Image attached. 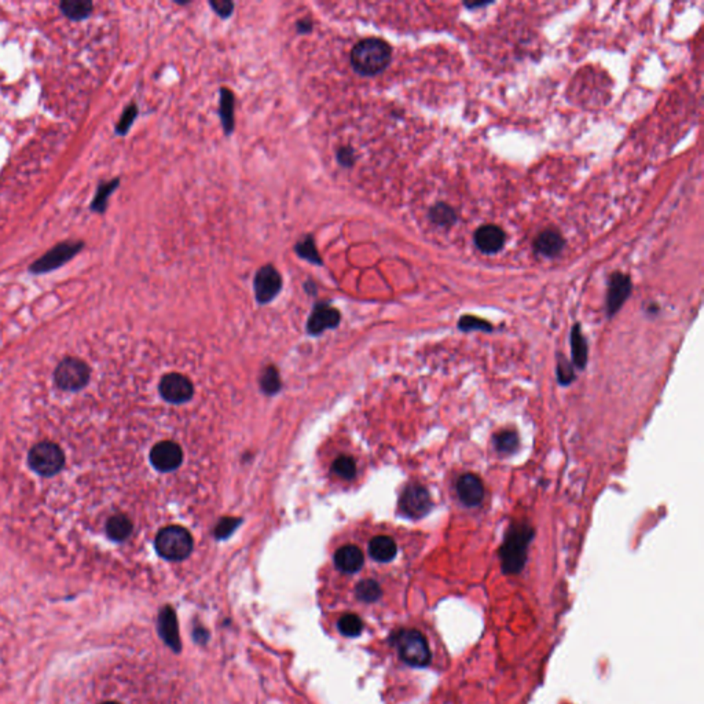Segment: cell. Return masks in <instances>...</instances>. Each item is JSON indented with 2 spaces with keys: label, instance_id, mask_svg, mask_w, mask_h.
<instances>
[{
  "label": "cell",
  "instance_id": "6da1fadb",
  "mask_svg": "<svg viewBox=\"0 0 704 704\" xmlns=\"http://www.w3.org/2000/svg\"><path fill=\"white\" fill-rule=\"evenodd\" d=\"M534 537L535 530L527 522H515L508 527L500 548L501 568L505 575H517L523 571Z\"/></svg>",
  "mask_w": 704,
  "mask_h": 704
},
{
  "label": "cell",
  "instance_id": "7a4b0ae2",
  "mask_svg": "<svg viewBox=\"0 0 704 704\" xmlns=\"http://www.w3.org/2000/svg\"><path fill=\"white\" fill-rule=\"evenodd\" d=\"M391 59V46L379 37H368L358 41L350 54V62L361 76L380 75L388 68Z\"/></svg>",
  "mask_w": 704,
  "mask_h": 704
},
{
  "label": "cell",
  "instance_id": "3957f363",
  "mask_svg": "<svg viewBox=\"0 0 704 704\" xmlns=\"http://www.w3.org/2000/svg\"><path fill=\"white\" fill-rule=\"evenodd\" d=\"M154 545L161 558L171 562H180L190 556L193 551V538L186 529L169 526L157 534Z\"/></svg>",
  "mask_w": 704,
  "mask_h": 704
},
{
  "label": "cell",
  "instance_id": "277c9868",
  "mask_svg": "<svg viewBox=\"0 0 704 704\" xmlns=\"http://www.w3.org/2000/svg\"><path fill=\"white\" fill-rule=\"evenodd\" d=\"M395 647L401 659L412 667H426L430 663L432 654L423 633L413 629H405L395 634Z\"/></svg>",
  "mask_w": 704,
  "mask_h": 704
},
{
  "label": "cell",
  "instance_id": "5b68a950",
  "mask_svg": "<svg viewBox=\"0 0 704 704\" xmlns=\"http://www.w3.org/2000/svg\"><path fill=\"white\" fill-rule=\"evenodd\" d=\"M28 464L37 475L50 477L62 470L65 454L58 444L53 441H40L30 448Z\"/></svg>",
  "mask_w": 704,
  "mask_h": 704
},
{
  "label": "cell",
  "instance_id": "8992f818",
  "mask_svg": "<svg viewBox=\"0 0 704 704\" xmlns=\"http://www.w3.org/2000/svg\"><path fill=\"white\" fill-rule=\"evenodd\" d=\"M90 368L77 358H65L55 369L54 381L64 391H79L88 384Z\"/></svg>",
  "mask_w": 704,
  "mask_h": 704
},
{
  "label": "cell",
  "instance_id": "52a82bcc",
  "mask_svg": "<svg viewBox=\"0 0 704 704\" xmlns=\"http://www.w3.org/2000/svg\"><path fill=\"white\" fill-rule=\"evenodd\" d=\"M84 244L82 241L77 242H61L53 249H50L46 255L37 259L30 267L29 272L33 274H44L53 270L62 267L65 263L72 260L82 249Z\"/></svg>",
  "mask_w": 704,
  "mask_h": 704
},
{
  "label": "cell",
  "instance_id": "ba28073f",
  "mask_svg": "<svg viewBox=\"0 0 704 704\" xmlns=\"http://www.w3.org/2000/svg\"><path fill=\"white\" fill-rule=\"evenodd\" d=\"M399 508L406 517L419 520L432 511L433 504L428 490L419 483H413L403 490L399 501Z\"/></svg>",
  "mask_w": 704,
  "mask_h": 704
},
{
  "label": "cell",
  "instance_id": "9c48e42d",
  "mask_svg": "<svg viewBox=\"0 0 704 704\" xmlns=\"http://www.w3.org/2000/svg\"><path fill=\"white\" fill-rule=\"evenodd\" d=\"M254 289L256 300L260 304L270 303L281 292L282 277L280 272L273 265H265L256 272Z\"/></svg>",
  "mask_w": 704,
  "mask_h": 704
},
{
  "label": "cell",
  "instance_id": "30bf717a",
  "mask_svg": "<svg viewBox=\"0 0 704 704\" xmlns=\"http://www.w3.org/2000/svg\"><path fill=\"white\" fill-rule=\"evenodd\" d=\"M158 390L162 399L175 405L190 401L194 392L191 381L179 373H169L164 376L160 381Z\"/></svg>",
  "mask_w": 704,
  "mask_h": 704
},
{
  "label": "cell",
  "instance_id": "8fae6325",
  "mask_svg": "<svg viewBox=\"0 0 704 704\" xmlns=\"http://www.w3.org/2000/svg\"><path fill=\"white\" fill-rule=\"evenodd\" d=\"M633 283L631 278L627 274H623L620 272H616L611 274L608 280V292H607V315L608 318H612L619 312V310L623 307L629 296L631 294Z\"/></svg>",
  "mask_w": 704,
  "mask_h": 704
},
{
  "label": "cell",
  "instance_id": "7c38bea8",
  "mask_svg": "<svg viewBox=\"0 0 704 704\" xmlns=\"http://www.w3.org/2000/svg\"><path fill=\"white\" fill-rule=\"evenodd\" d=\"M183 451L173 441H160L150 450V462L160 472H171L180 466Z\"/></svg>",
  "mask_w": 704,
  "mask_h": 704
},
{
  "label": "cell",
  "instance_id": "4fadbf2b",
  "mask_svg": "<svg viewBox=\"0 0 704 704\" xmlns=\"http://www.w3.org/2000/svg\"><path fill=\"white\" fill-rule=\"evenodd\" d=\"M455 490L458 500L466 508L479 506L484 498V486L480 477L473 473H465L459 476Z\"/></svg>",
  "mask_w": 704,
  "mask_h": 704
},
{
  "label": "cell",
  "instance_id": "5bb4252c",
  "mask_svg": "<svg viewBox=\"0 0 704 704\" xmlns=\"http://www.w3.org/2000/svg\"><path fill=\"white\" fill-rule=\"evenodd\" d=\"M475 245L477 249L486 255H493L500 252L506 241L505 231L495 225H484L480 226L475 233Z\"/></svg>",
  "mask_w": 704,
  "mask_h": 704
},
{
  "label": "cell",
  "instance_id": "9a60e30c",
  "mask_svg": "<svg viewBox=\"0 0 704 704\" xmlns=\"http://www.w3.org/2000/svg\"><path fill=\"white\" fill-rule=\"evenodd\" d=\"M340 322V312L330 307L327 303H318L307 322V330L310 334H319L327 329L336 327Z\"/></svg>",
  "mask_w": 704,
  "mask_h": 704
},
{
  "label": "cell",
  "instance_id": "2e32d148",
  "mask_svg": "<svg viewBox=\"0 0 704 704\" xmlns=\"http://www.w3.org/2000/svg\"><path fill=\"white\" fill-rule=\"evenodd\" d=\"M564 245L563 236L556 230H544L534 241L535 252L545 258L559 256L563 252Z\"/></svg>",
  "mask_w": 704,
  "mask_h": 704
},
{
  "label": "cell",
  "instance_id": "e0dca14e",
  "mask_svg": "<svg viewBox=\"0 0 704 704\" xmlns=\"http://www.w3.org/2000/svg\"><path fill=\"white\" fill-rule=\"evenodd\" d=\"M569 343H571V355H572L571 363L573 365V368H576L579 370L586 369L587 361H589V347H587L586 337L583 336L579 323H575L572 326Z\"/></svg>",
  "mask_w": 704,
  "mask_h": 704
},
{
  "label": "cell",
  "instance_id": "ac0fdd59",
  "mask_svg": "<svg viewBox=\"0 0 704 704\" xmlns=\"http://www.w3.org/2000/svg\"><path fill=\"white\" fill-rule=\"evenodd\" d=\"M365 563L362 551L355 545H347L340 548L334 555L336 567L347 573L358 572Z\"/></svg>",
  "mask_w": 704,
  "mask_h": 704
},
{
  "label": "cell",
  "instance_id": "d6986e66",
  "mask_svg": "<svg viewBox=\"0 0 704 704\" xmlns=\"http://www.w3.org/2000/svg\"><path fill=\"white\" fill-rule=\"evenodd\" d=\"M234 109H236V97L234 93L227 88H220V104H219V116L222 120L223 131L227 137H230L234 133L236 129V117H234Z\"/></svg>",
  "mask_w": 704,
  "mask_h": 704
},
{
  "label": "cell",
  "instance_id": "ffe728a7",
  "mask_svg": "<svg viewBox=\"0 0 704 704\" xmlns=\"http://www.w3.org/2000/svg\"><path fill=\"white\" fill-rule=\"evenodd\" d=\"M398 553V546L391 537L379 535L373 538L369 544V555L373 560L380 563H388L395 559Z\"/></svg>",
  "mask_w": 704,
  "mask_h": 704
},
{
  "label": "cell",
  "instance_id": "44dd1931",
  "mask_svg": "<svg viewBox=\"0 0 704 704\" xmlns=\"http://www.w3.org/2000/svg\"><path fill=\"white\" fill-rule=\"evenodd\" d=\"M493 444H494L495 451L500 455H502V457L513 455L520 446L519 433L512 429H502V430L494 433Z\"/></svg>",
  "mask_w": 704,
  "mask_h": 704
},
{
  "label": "cell",
  "instance_id": "7402d4cb",
  "mask_svg": "<svg viewBox=\"0 0 704 704\" xmlns=\"http://www.w3.org/2000/svg\"><path fill=\"white\" fill-rule=\"evenodd\" d=\"M133 523L124 515H115L106 523V534L116 542L126 541L133 533Z\"/></svg>",
  "mask_w": 704,
  "mask_h": 704
},
{
  "label": "cell",
  "instance_id": "603a6c76",
  "mask_svg": "<svg viewBox=\"0 0 704 704\" xmlns=\"http://www.w3.org/2000/svg\"><path fill=\"white\" fill-rule=\"evenodd\" d=\"M160 630L164 637V640L173 647L175 649L179 648V636H178V627H176V618L171 608H165L161 612L160 616Z\"/></svg>",
  "mask_w": 704,
  "mask_h": 704
},
{
  "label": "cell",
  "instance_id": "cb8c5ba5",
  "mask_svg": "<svg viewBox=\"0 0 704 704\" xmlns=\"http://www.w3.org/2000/svg\"><path fill=\"white\" fill-rule=\"evenodd\" d=\"M294 252L297 254L298 258L304 259L305 262H308L311 265H315V266L323 265V260H322V258L318 252V248L315 245V240L311 234H307L301 240L297 241V244L294 245Z\"/></svg>",
  "mask_w": 704,
  "mask_h": 704
},
{
  "label": "cell",
  "instance_id": "d4e9b609",
  "mask_svg": "<svg viewBox=\"0 0 704 704\" xmlns=\"http://www.w3.org/2000/svg\"><path fill=\"white\" fill-rule=\"evenodd\" d=\"M428 216L432 223H435L436 226H440V227H450V226L455 225V222L458 220L455 211L444 202L435 204L429 209Z\"/></svg>",
  "mask_w": 704,
  "mask_h": 704
},
{
  "label": "cell",
  "instance_id": "484cf974",
  "mask_svg": "<svg viewBox=\"0 0 704 704\" xmlns=\"http://www.w3.org/2000/svg\"><path fill=\"white\" fill-rule=\"evenodd\" d=\"M119 184H120V179L119 178L99 184L98 189H97V193L94 196V200L91 202V211L97 212V213H104L106 211V208H108L109 197L119 187Z\"/></svg>",
  "mask_w": 704,
  "mask_h": 704
},
{
  "label": "cell",
  "instance_id": "4316f807",
  "mask_svg": "<svg viewBox=\"0 0 704 704\" xmlns=\"http://www.w3.org/2000/svg\"><path fill=\"white\" fill-rule=\"evenodd\" d=\"M61 11L73 21L87 18L93 11V3L88 0H65L59 4Z\"/></svg>",
  "mask_w": 704,
  "mask_h": 704
},
{
  "label": "cell",
  "instance_id": "83f0119b",
  "mask_svg": "<svg viewBox=\"0 0 704 704\" xmlns=\"http://www.w3.org/2000/svg\"><path fill=\"white\" fill-rule=\"evenodd\" d=\"M457 326L461 332H465V333H469V332L491 333V332H494V326L488 321H484L475 315H462L458 319Z\"/></svg>",
  "mask_w": 704,
  "mask_h": 704
},
{
  "label": "cell",
  "instance_id": "f1b7e54d",
  "mask_svg": "<svg viewBox=\"0 0 704 704\" xmlns=\"http://www.w3.org/2000/svg\"><path fill=\"white\" fill-rule=\"evenodd\" d=\"M337 627L340 633L345 637H358L362 633L363 623L358 615L347 613L339 619Z\"/></svg>",
  "mask_w": 704,
  "mask_h": 704
},
{
  "label": "cell",
  "instance_id": "f546056e",
  "mask_svg": "<svg viewBox=\"0 0 704 704\" xmlns=\"http://www.w3.org/2000/svg\"><path fill=\"white\" fill-rule=\"evenodd\" d=\"M356 596L365 602H374L381 597V587L376 580L368 579L356 586Z\"/></svg>",
  "mask_w": 704,
  "mask_h": 704
},
{
  "label": "cell",
  "instance_id": "4dcf8cb0",
  "mask_svg": "<svg viewBox=\"0 0 704 704\" xmlns=\"http://www.w3.org/2000/svg\"><path fill=\"white\" fill-rule=\"evenodd\" d=\"M333 472L343 479H352L356 475V464L351 457L340 455L333 461Z\"/></svg>",
  "mask_w": 704,
  "mask_h": 704
},
{
  "label": "cell",
  "instance_id": "1f68e13d",
  "mask_svg": "<svg viewBox=\"0 0 704 704\" xmlns=\"http://www.w3.org/2000/svg\"><path fill=\"white\" fill-rule=\"evenodd\" d=\"M556 376L560 386L567 387L575 380V372L573 365L564 356V354H559L558 356V366H556Z\"/></svg>",
  "mask_w": 704,
  "mask_h": 704
},
{
  "label": "cell",
  "instance_id": "d6a6232c",
  "mask_svg": "<svg viewBox=\"0 0 704 704\" xmlns=\"http://www.w3.org/2000/svg\"><path fill=\"white\" fill-rule=\"evenodd\" d=\"M137 116H138V106L135 104H130L124 109V112H123V115H122V117H120V120H119V123L116 126V134L117 135H126L130 131L131 126L134 124Z\"/></svg>",
  "mask_w": 704,
  "mask_h": 704
},
{
  "label": "cell",
  "instance_id": "836d02e7",
  "mask_svg": "<svg viewBox=\"0 0 704 704\" xmlns=\"http://www.w3.org/2000/svg\"><path fill=\"white\" fill-rule=\"evenodd\" d=\"M260 383H262V388L266 394H276L281 387L280 374L274 368H267L265 370Z\"/></svg>",
  "mask_w": 704,
  "mask_h": 704
},
{
  "label": "cell",
  "instance_id": "e575fe53",
  "mask_svg": "<svg viewBox=\"0 0 704 704\" xmlns=\"http://www.w3.org/2000/svg\"><path fill=\"white\" fill-rule=\"evenodd\" d=\"M209 6L213 10V12L223 19L230 18L233 15L234 7H236V4L230 0H211Z\"/></svg>",
  "mask_w": 704,
  "mask_h": 704
},
{
  "label": "cell",
  "instance_id": "d590c367",
  "mask_svg": "<svg viewBox=\"0 0 704 704\" xmlns=\"http://www.w3.org/2000/svg\"><path fill=\"white\" fill-rule=\"evenodd\" d=\"M336 160H337V162L341 167L352 168L355 161H356L354 149L351 146H341V147H339L337 151H336Z\"/></svg>",
  "mask_w": 704,
  "mask_h": 704
},
{
  "label": "cell",
  "instance_id": "8d00e7d4",
  "mask_svg": "<svg viewBox=\"0 0 704 704\" xmlns=\"http://www.w3.org/2000/svg\"><path fill=\"white\" fill-rule=\"evenodd\" d=\"M238 526V520L237 519H223L220 520V523L218 524L216 527V537L218 538H226L229 537Z\"/></svg>",
  "mask_w": 704,
  "mask_h": 704
},
{
  "label": "cell",
  "instance_id": "74e56055",
  "mask_svg": "<svg viewBox=\"0 0 704 704\" xmlns=\"http://www.w3.org/2000/svg\"><path fill=\"white\" fill-rule=\"evenodd\" d=\"M312 28H314V23L311 19H298L296 22V30L297 33L300 35H308L312 32Z\"/></svg>",
  "mask_w": 704,
  "mask_h": 704
},
{
  "label": "cell",
  "instance_id": "f35d334b",
  "mask_svg": "<svg viewBox=\"0 0 704 704\" xmlns=\"http://www.w3.org/2000/svg\"><path fill=\"white\" fill-rule=\"evenodd\" d=\"M102 704H119V703H116V702H105V703Z\"/></svg>",
  "mask_w": 704,
  "mask_h": 704
}]
</instances>
